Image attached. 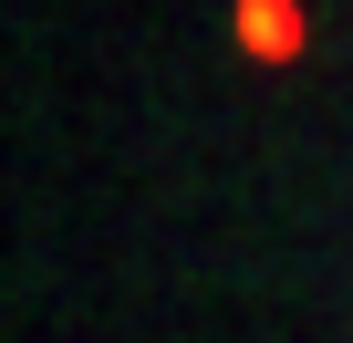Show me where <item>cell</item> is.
<instances>
[{
  "instance_id": "6da1fadb",
  "label": "cell",
  "mask_w": 353,
  "mask_h": 343,
  "mask_svg": "<svg viewBox=\"0 0 353 343\" xmlns=\"http://www.w3.org/2000/svg\"><path fill=\"white\" fill-rule=\"evenodd\" d=\"M239 42L250 52H301V0H239Z\"/></svg>"
}]
</instances>
